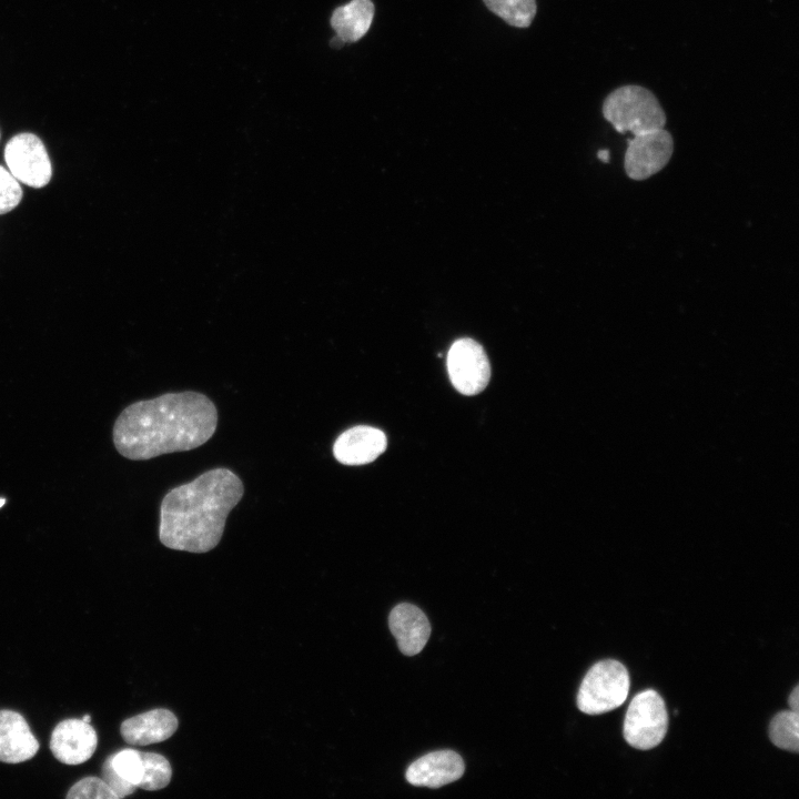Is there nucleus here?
Masks as SVG:
<instances>
[{"instance_id": "1", "label": "nucleus", "mask_w": 799, "mask_h": 799, "mask_svg": "<svg viewBox=\"0 0 799 799\" xmlns=\"http://www.w3.org/2000/svg\"><path fill=\"white\" fill-rule=\"evenodd\" d=\"M218 425V411L202 393H166L127 406L115 419L113 444L125 458L145 461L194 449Z\"/></svg>"}, {"instance_id": "2", "label": "nucleus", "mask_w": 799, "mask_h": 799, "mask_svg": "<svg viewBox=\"0 0 799 799\" xmlns=\"http://www.w3.org/2000/svg\"><path fill=\"white\" fill-rule=\"evenodd\" d=\"M243 494L240 477L222 467L172 488L160 506V542L168 548L190 553L213 549L222 538L227 515Z\"/></svg>"}, {"instance_id": "3", "label": "nucleus", "mask_w": 799, "mask_h": 799, "mask_svg": "<svg viewBox=\"0 0 799 799\" xmlns=\"http://www.w3.org/2000/svg\"><path fill=\"white\" fill-rule=\"evenodd\" d=\"M601 112L617 132H630L633 135L665 128L667 122L655 94L636 84L611 91L603 102Z\"/></svg>"}, {"instance_id": "4", "label": "nucleus", "mask_w": 799, "mask_h": 799, "mask_svg": "<svg viewBox=\"0 0 799 799\" xmlns=\"http://www.w3.org/2000/svg\"><path fill=\"white\" fill-rule=\"evenodd\" d=\"M626 667L613 659L595 664L585 675L577 694V707L587 715H600L621 706L629 692Z\"/></svg>"}, {"instance_id": "5", "label": "nucleus", "mask_w": 799, "mask_h": 799, "mask_svg": "<svg viewBox=\"0 0 799 799\" xmlns=\"http://www.w3.org/2000/svg\"><path fill=\"white\" fill-rule=\"evenodd\" d=\"M668 715L660 695L651 689L637 694L627 709L624 738L639 750L658 746L666 736Z\"/></svg>"}, {"instance_id": "6", "label": "nucleus", "mask_w": 799, "mask_h": 799, "mask_svg": "<svg viewBox=\"0 0 799 799\" xmlns=\"http://www.w3.org/2000/svg\"><path fill=\"white\" fill-rule=\"evenodd\" d=\"M10 173L31 188L45 186L52 176V164L43 142L32 133L12 136L4 148Z\"/></svg>"}, {"instance_id": "7", "label": "nucleus", "mask_w": 799, "mask_h": 799, "mask_svg": "<svg viewBox=\"0 0 799 799\" xmlns=\"http://www.w3.org/2000/svg\"><path fill=\"white\" fill-rule=\"evenodd\" d=\"M447 371L453 386L467 396L483 392L490 378L486 352L479 343L468 337L459 338L451 346Z\"/></svg>"}, {"instance_id": "8", "label": "nucleus", "mask_w": 799, "mask_h": 799, "mask_svg": "<svg viewBox=\"0 0 799 799\" xmlns=\"http://www.w3.org/2000/svg\"><path fill=\"white\" fill-rule=\"evenodd\" d=\"M672 152L674 139L665 128L635 134L627 141L625 172L631 180H646L668 164Z\"/></svg>"}, {"instance_id": "9", "label": "nucleus", "mask_w": 799, "mask_h": 799, "mask_svg": "<svg viewBox=\"0 0 799 799\" xmlns=\"http://www.w3.org/2000/svg\"><path fill=\"white\" fill-rule=\"evenodd\" d=\"M98 746V735L90 722L71 718L60 721L51 734L50 749L65 765L88 761Z\"/></svg>"}, {"instance_id": "10", "label": "nucleus", "mask_w": 799, "mask_h": 799, "mask_svg": "<svg viewBox=\"0 0 799 799\" xmlns=\"http://www.w3.org/2000/svg\"><path fill=\"white\" fill-rule=\"evenodd\" d=\"M387 446L385 434L375 427L358 425L343 432L333 445V454L344 465H364L375 461Z\"/></svg>"}, {"instance_id": "11", "label": "nucleus", "mask_w": 799, "mask_h": 799, "mask_svg": "<svg viewBox=\"0 0 799 799\" xmlns=\"http://www.w3.org/2000/svg\"><path fill=\"white\" fill-rule=\"evenodd\" d=\"M464 761L453 750L433 751L418 758L406 770V780L417 787L439 788L459 779Z\"/></svg>"}, {"instance_id": "12", "label": "nucleus", "mask_w": 799, "mask_h": 799, "mask_svg": "<svg viewBox=\"0 0 799 799\" xmlns=\"http://www.w3.org/2000/svg\"><path fill=\"white\" fill-rule=\"evenodd\" d=\"M388 626L400 650L406 656L417 655L431 635V625L426 615L418 607L407 603L398 604L392 609Z\"/></svg>"}, {"instance_id": "13", "label": "nucleus", "mask_w": 799, "mask_h": 799, "mask_svg": "<svg viewBox=\"0 0 799 799\" xmlns=\"http://www.w3.org/2000/svg\"><path fill=\"white\" fill-rule=\"evenodd\" d=\"M38 750L39 742L22 715L0 710V761L23 762L33 758Z\"/></svg>"}, {"instance_id": "14", "label": "nucleus", "mask_w": 799, "mask_h": 799, "mask_svg": "<svg viewBox=\"0 0 799 799\" xmlns=\"http://www.w3.org/2000/svg\"><path fill=\"white\" fill-rule=\"evenodd\" d=\"M175 715L168 709H153L125 719L121 736L132 746H146L169 739L178 729Z\"/></svg>"}, {"instance_id": "15", "label": "nucleus", "mask_w": 799, "mask_h": 799, "mask_svg": "<svg viewBox=\"0 0 799 799\" xmlns=\"http://www.w3.org/2000/svg\"><path fill=\"white\" fill-rule=\"evenodd\" d=\"M374 17L371 0H352L334 10L331 26L344 42H355L368 31Z\"/></svg>"}, {"instance_id": "16", "label": "nucleus", "mask_w": 799, "mask_h": 799, "mask_svg": "<svg viewBox=\"0 0 799 799\" xmlns=\"http://www.w3.org/2000/svg\"><path fill=\"white\" fill-rule=\"evenodd\" d=\"M770 741L778 748L799 751V714L792 710L778 712L769 725Z\"/></svg>"}, {"instance_id": "17", "label": "nucleus", "mask_w": 799, "mask_h": 799, "mask_svg": "<svg viewBox=\"0 0 799 799\" xmlns=\"http://www.w3.org/2000/svg\"><path fill=\"white\" fill-rule=\"evenodd\" d=\"M486 7L516 28H527L536 14L535 0H483Z\"/></svg>"}, {"instance_id": "18", "label": "nucleus", "mask_w": 799, "mask_h": 799, "mask_svg": "<svg viewBox=\"0 0 799 799\" xmlns=\"http://www.w3.org/2000/svg\"><path fill=\"white\" fill-rule=\"evenodd\" d=\"M143 771L138 788L148 791L160 790L170 783L172 768L165 757L141 751Z\"/></svg>"}, {"instance_id": "19", "label": "nucleus", "mask_w": 799, "mask_h": 799, "mask_svg": "<svg viewBox=\"0 0 799 799\" xmlns=\"http://www.w3.org/2000/svg\"><path fill=\"white\" fill-rule=\"evenodd\" d=\"M110 757L113 769L123 779L138 788L143 771L141 751L127 748L112 754Z\"/></svg>"}, {"instance_id": "20", "label": "nucleus", "mask_w": 799, "mask_h": 799, "mask_svg": "<svg viewBox=\"0 0 799 799\" xmlns=\"http://www.w3.org/2000/svg\"><path fill=\"white\" fill-rule=\"evenodd\" d=\"M68 799H119L108 783L98 777H85L75 782L67 793Z\"/></svg>"}, {"instance_id": "21", "label": "nucleus", "mask_w": 799, "mask_h": 799, "mask_svg": "<svg viewBox=\"0 0 799 799\" xmlns=\"http://www.w3.org/2000/svg\"><path fill=\"white\" fill-rule=\"evenodd\" d=\"M22 199L19 181L10 171L0 165V214L16 209Z\"/></svg>"}, {"instance_id": "22", "label": "nucleus", "mask_w": 799, "mask_h": 799, "mask_svg": "<svg viewBox=\"0 0 799 799\" xmlns=\"http://www.w3.org/2000/svg\"><path fill=\"white\" fill-rule=\"evenodd\" d=\"M102 779L108 783L118 798H123L133 793L136 789L134 785L123 779L112 767L111 757H108L102 765Z\"/></svg>"}, {"instance_id": "23", "label": "nucleus", "mask_w": 799, "mask_h": 799, "mask_svg": "<svg viewBox=\"0 0 799 799\" xmlns=\"http://www.w3.org/2000/svg\"><path fill=\"white\" fill-rule=\"evenodd\" d=\"M790 710L799 712V686H796L788 698Z\"/></svg>"}, {"instance_id": "24", "label": "nucleus", "mask_w": 799, "mask_h": 799, "mask_svg": "<svg viewBox=\"0 0 799 799\" xmlns=\"http://www.w3.org/2000/svg\"><path fill=\"white\" fill-rule=\"evenodd\" d=\"M597 156H598V159H599L600 161H603V162H608V160H609V152H608V150H600V151L597 153Z\"/></svg>"}, {"instance_id": "25", "label": "nucleus", "mask_w": 799, "mask_h": 799, "mask_svg": "<svg viewBox=\"0 0 799 799\" xmlns=\"http://www.w3.org/2000/svg\"><path fill=\"white\" fill-rule=\"evenodd\" d=\"M344 43H345V42H344L341 38H338L337 36H335V37L331 40V45L334 47V48H341Z\"/></svg>"}, {"instance_id": "26", "label": "nucleus", "mask_w": 799, "mask_h": 799, "mask_svg": "<svg viewBox=\"0 0 799 799\" xmlns=\"http://www.w3.org/2000/svg\"><path fill=\"white\" fill-rule=\"evenodd\" d=\"M81 719H82L83 721H85V722H90V721H91V716H90V715H84Z\"/></svg>"}, {"instance_id": "27", "label": "nucleus", "mask_w": 799, "mask_h": 799, "mask_svg": "<svg viewBox=\"0 0 799 799\" xmlns=\"http://www.w3.org/2000/svg\"><path fill=\"white\" fill-rule=\"evenodd\" d=\"M4 503H6V499H4V498H0V507H2V505H3Z\"/></svg>"}]
</instances>
